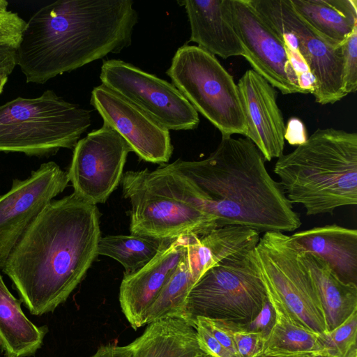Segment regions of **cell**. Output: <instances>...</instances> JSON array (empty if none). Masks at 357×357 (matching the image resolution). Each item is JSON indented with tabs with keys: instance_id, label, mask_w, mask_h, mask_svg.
I'll use <instances>...</instances> for the list:
<instances>
[{
	"instance_id": "1",
	"label": "cell",
	"mask_w": 357,
	"mask_h": 357,
	"mask_svg": "<svg viewBox=\"0 0 357 357\" xmlns=\"http://www.w3.org/2000/svg\"><path fill=\"white\" fill-rule=\"evenodd\" d=\"M100 213L74 193L50 202L8 256L3 273L35 315L54 311L98 256Z\"/></svg>"
},
{
	"instance_id": "2",
	"label": "cell",
	"mask_w": 357,
	"mask_h": 357,
	"mask_svg": "<svg viewBox=\"0 0 357 357\" xmlns=\"http://www.w3.org/2000/svg\"><path fill=\"white\" fill-rule=\"evenodd\" d=\"M138 14L131 0H58L26 22L15 61L27 83L45 84L132 43Z\"/></svg>"
},
{
	"instance_id": "3",
	"label": "cell",
	"mask_w": 357,
	"mask_h": 357,
	"mask_svg": "<svg viewBox=\"0 0 357 357\" xmlns=\"http://www.w3.org/2000/svg\"><path fill=\"white\" fill-rule=\"evenodd\" d=\"M265 161L249 139L222 136L206 158L169 165L195 186L218 227L241 226L259 234L293 231L301 225L300 216Z\"/></svg>"
},
{
	"instance_id": "4",
	"label": "cell",
	"mask_w": 357,
	"mask_h": 357,
	"mask_svg": "<svg viewBox=\"0 0 357 357\" xmlns=\"http://www.w3.org/2000/svg\"><path fill=\"white\" fill-rule=\"evenodd\" d=\"M287 199L308 215L357 204V134L317 129L273 168Z\"/></svg>"
},
{
	"instance_id": "5",
	"label": "cell",
	"mask_w": 357,
	"mask_h": 357,
	"mask_svg": "<svg viewBox=\"0 0 357 357\" xmlns=\"http://www.w3.org/2000/svg\"><path fill=\"white\" fill-rule=\"evenodd\" d=\"M131 206V234L174 241L205 236L218 227L192 183L169 164L153 171H128L121 178Z\"/></svg>"
},
{
	"instance_id": "6",
	"label": "cell",
	"mask_w": 357,
	"mask_h": 357,
	"mask_svg": "<svg viewBox=\"0 0 357 357\" xmlns=\"http://www.w3.org/2000/svg\"><path fill=\"white\" fill-rule=\"evenodd\" d=\"M91 124L89 110L48 89L35 98L0 105V153L43 157L74 149Z\"/></svg>"
},
{
	"instance_id": "7",
	"label": "cell",
	"mask_w": 357,
	"mask_h": 357,
	"mask_svg": "<svg viewBox=\"0 0 357 357\" xmlns=\"http://www.w3.org/2000/svg\"><path fill=\"white\" fill-rule=\"evenodd\" d=\"M254 250L208 270L190 291L181 318L192 326L196 318L202 317L233 330L246 329L268 300Z\"/></svg>"
},
{
	"instance_id": "8",
	"label": "cell",
	"mask_w": 357,
	"mask_h": 357,
	"mask_svg": "<svg viewBox=\"0 0 357 357\" xmlns=\"http://www.w3.org/2000/svg\"><path fill=\"white\" fill-rule=\"evenodd\" d=\"M254 252L268 301L285 310L301 326L316 333H326L317 289L290 236L266 232Z\"/></svg>"
},
{
	"instance_id": "9",
	"label": "cell",
	"mask_w": 357,
	"mask_h": 357,
	"mask_svg": "<svg viewBox=\"0 0 357 357\" xmlns=\"http://www.w3.org/2000/svg\"><path fill=\"white\" fill-rule=\"evenodd\" d=\"M166 74L222 136H245L246 121L237 84L214 55L197 45H184L176 52Z\"/></svg>"
},
{
	"instance_id": "10",
	"label": "cell",
	"mask_w": 357,
	"mask_h": 357,
	"mask_svg": "<svg viewBox=\"0 0 357 357\" xmlns=\"http://www.w3.org/2000/svg\"><path fill=\"white\" fill-rule=\"evenodd\" d=\"M287 47L296 50L314 79L312 94L321 105L333 104L346 96L341 45L331 44L294 9L289 0H248Z\"/></svg>"
},
{
	"instance_id": "11",
	"label": "cell",
	"mask_w": 357,
	"mask_h": 357,
	"mask_svg": "<svg viewBox=\"0 0 357 357\" xmlns=\"http://www.w3.org/2000/svg\"><path fill=\"white\" fill-rule=\"evenodd\" d=\"M102 84L130 101L169 130L195 129L198 112L169 82L119 59L104 61Z\"/></svg>"
},
{
	"instance_id": "12",
	"label": "cell",
	"mask_w": 357,
	"mask_h": 357,
	"mask_svg": "<svg viewBox=\"0 0 357 357\" xmlns=\"http://www.w3.org/2000/svg\"><path fill=\"white\" fill-rule=\"evenodd\" d=\"M130 151L126 140L105 123L88 133L74 147L67 172L73 193L94 205L104 203L121 181Z\"/></svg>"
},
{
	"instance_id": "13",
	"label": "cell",
	"mask_w": 357,
	"mask_h": 357,
	"mask_svg": "<svg viewBox=\"0 0 357 357\" xmlns=\"http://www.w3.org/2000/svg\"><path fill=\"white\" fill-rule=\"evenodd\" d=\"M232 22L252 70L284 95L305 93L291 52L282 38L250 4L230 0Z\"/></svg>"
},
{
	"instance_id": "14",
	"label": "cell",
	"mask_w": 357,
	"mask_h": 357,
	"mask_svg": "<svg viewBox=\"0 0 357 357\" xmlns=\"http://www.w3.org/2000/svg\"><path fill=\"white\" fill-rule=\"evenodd\" d=\"M69 182L54 162L43 163L24 180L15 179L0 195V269L29 226Z\"/></svg>"
},
{
	"instance_id": "15",
	"label": "cell",
	"mask_w": 357,
	"mask_h": 357,
	"mask_svg": "<svg viewBox=\"0 0 357 357\" xmlns=\"http://www.w3.org/2000/svg\"><path fill=\"white\" fill-rule=\"evenodd\" d=\"M91 104L103 123L115 130L140 159L153 163L169 160V130L139 107L103 84L92 90Z\"/></svg>"
},
{
	"instance_id": "16",
	"label": "cell",
	"mask_w": 357,
	"mask_h": 357,
	"mask_svg": "<svg viewBox=\"0 0 357 357\" xmlns=\"http://www.w3.org/2000/svg\"><path fill=\"white\" fill-rule=\"evenodd\" d=\"M236 84L246 121L245 136L265 160L279 158L284 154L286 127L275 88L252 69L246 70Z\"/></svg>"
},
{
	"instance_id": "17",
	"label": "cell",
	"mask_w": 357,
	"mask_h": 357,
	"mask_svg": "<svg viewBox=\"0 0 357 357\" xmlns=\"http://www.w3.org/2000/svg\"><path fill=\"white\" fill-rule=\"evenodd\" d=\"M188 236L172 241L136 272L124 274L119 299L122 312L133 329L146 325L149 309L185 254Z\"/></svg>"
},
{
	"instance_id": "18",
	"label": "cell",
	"mask_w": 357,
	"mask_h": 357,
	"mask_svg": "<svg viewBox=\"0 0 357 357\" xmlns=\"http://www.w3.org/2000/svg\"><path fill=\"white\" fill-rule=\"evenodd\" d=\"M190 26L189 42L215 56L227 59L243 56L241 43L232 22L230 0H185Z\"/></svg>"
},
{
	"instance_id": "19",
	"label": "cell",
	"mask_w": 357,
	"mask_h": 357,
	"mask_svg": "<svg viewBox=\"0 0 357 357\" xmlns=\"http://www.w3.org/2000/svg\"><path fill=\"white\" fill-rule=\"evenodd\" d=\"M290 238L300 251L324 260L344 282L357 284V230L335 224L296 232Z\"/></svg>"
},
{
	"instance_id": "20",
	"label": "cell",
	"mask_w": 357,
	"mask_h": 357,
	"mask_svg": "<svg viewBox=\"0 0 357 357\" xmlns=\"http://www.w3.org/2000/svg\"><path fill=\"white\" fill-rule=\"evenodd\" d=\"M130 344L132 357H215L200 346L195 327L180 317H165L149 324Z\"/></svg>"
},
{
	"instance_id": "21",
	"label": "cell",
	"mask_w": 357,
	"mask_h": 357,
	"mask_svg": "<svg viewBox=\"0 0 357 357\" xmlns=\"http://www.w3.org/2000/svg\"><path fill=\"white\" fill-rule=\"evenodd\" d=\"M259 233L235 225L219 227L205 236H188L186 251L199 278L210 268L234 255L253 250Z\"/></svg>"
},
{
	"instance_id": "22",
	"label": "cell",
	"mask_w": 357,
	"mask_h": 357,
	"mask_svg": "<svg viewBox=\"0 0 357 357\" xmlns=\"http://www.w3.org/2000/svg\"><path fill=\"white\" fill-rule=\"evenodd\" d=\"M300 253L317 289L326 333L330 332L357 311V284L341 280L319 257L303 251Z\"/></svg>"
},
{
	"instance_id": "23",
	"label": "cell",
	"mask_w": 357,
	"mask_h": 357,
	"mask_svg": "<svg viewBox=\"0 0 357 357\" xmlns=\"http://www.w3.org/2000/svg\"><path fill=\"white\" fill-rule=\"evenodd\" d=\"M21 300L15 298L0 274V348L5 357H26L40 348L47 332L24 314Z\"/></svg>"
},
{
	"instance_id": "24",
	"label": "cell",
	"mask_w": 357,
	"mask_h": 357,
	"mask_svg": "<svg viewBox=\"0 0 357 357\" xmlns=\"http://www.w3.org/2000/svg\"><path fill=\"white\" fill-rule=\"evenodd\" d=\"M269 302L275 312V322L257 357H316L328 355L323 334L301 326L282 307Z\"/></svg>"
},
{
	"instance_id": "25",
	"label": "cell",
	"mask_w": 357,
	"mask_h": 357,
	"mask_svg": "<svg viewBox=\"0 0 357 357\" xmlns=\"http://www.w3.org/2000/svg\"><path fill=\"white\" fill-rule=\"evenodd\" d=\"M316 31L340 46L357 28V0H289Z\"/></svg>"
},
{
	"instance_id": "26",
	"label": "cell",
	"mask_w": 357,
	"mask_h": 357,
	"mask_svg": "<svg viewBox=\"0 0 357 357\" xmlns=\"http://www.w3.org/2000/svg\"><path fill=\"white\" fill-rule=\"evenodd\" d=\"M173 241H165L137 235H109L100 237L98 255L111 257L124 268V274L142 268Z\"/></svg>"
},
{
	"instance_id": "27",
	"label": "cell",
	"mask_w": 357,
	"mask_h": 357,
	"mask_svg": "<svg viewBox=\"0 0 357 357\" xmlns=\"http://www.w3.org/2000/svg\"><path fill=\"white\" fill-rule=\"evenodd\" d=\"M185 252L157 298L149 309L146 324L165 317H181L186 298L192 287L198 280Z\"/></svg>"
},
{
	"instance_id": "28",
	"label": "cell",
	"mask_w": 357,
	"mask_h": 357,
	"mask_svg": "<svg viewBox=\"0 0 357 357\" xmlns=\"http://www.w3.org/2000/svg\"><path fill=\"white\" fill-rule=\"evenodd\" d=\"M323 335L328 355L332 357H357V311L342 324Z\"/></svg>"
},
{
	"instance_id": "29",
	"label": "cell",
	"mask_w": 357,
	"mask_h": 357,
	"mask_svg": "<svg viewBox=\"0 0 357 357\" xmlns=\"http://www.w3.org/2000/svg\"><path fill=\"white\" fill-rule=\"evenodd\" d=\"M8 1L0 0V49L15 51L26 22L17 13L8 10Z\"/></svg>"
},
{
	"instance_id": "30",
	"label": "cell",
	"mask_w": 357,
	"mask_h": 357,
	"mask_svg": "<svg viewBox=\"0 0 357 357\" xmlns=\"http://www.w3.org/2000/svg\"><path fill=\"white\" fill-rule=\"evenodd\" d=\"M340 45L343 56V86L348 95L357 89V28Z\"/></svg>"
},
{
	"instance_id": "31",
	"label": "cell",
	"mask_w": 357,
	"mask_h": 357,
	"mask_svg": "<svg viewBox=\"0 0 357 357\" xmlns=\"http://www.w3.org/2000/svg\"><path fill=\"white\" fill-rule=\"evenodd\" d=\"M232 335L238 357H257L266 337L261 332L248 329L233 330Z\"/></svg>"
},
{
	"instance_id": "32",
	"label": "cell",
	"mask_w": 357,
	"mask_h": 357,
	"mask_svg": "<svg viewBox=\"0 0 357 357\" xmlns=\"http://www.w3.org/2000/svg\"><path fill=\"white\" fill-rule=\"evenodd\" d=\"M193 326L196 330L199 344L205 351L215 357H234L215 339L199 318L194 320Z\"/></svg>"
},
{
	"instance_id": "33",
	"label": "cell",
	"mask_w": 357,
	"mask_h": 357,
	"mask_svg": "<svg viewBox=\"0 0 357 357\" xmlns=\"http://www.w3.org/2000/svg\"><path fill=\"white\" fill-rule=\"evenodd\" d=\"M197 318L201 320L204 325L209 330L222 347H224L234 357H238L233 339V329L214 320L202 317Z\"/></svg>"
},
{
	"instance_id": "34",
	"label": "cell",
	"mask_w": 357,
	"mask_h": 357,
	"mask_svg": "<svg viewBox=\"0 0 357 357\" xmlns=\"http://www.w3.org/2000/svg\"><path fill=\"white\" fill-rule=\"evenodd\" d=\"M274 322L275 312L268 300L258 317L246 329L261 332L266 336L273 327Z\"/></svg>"
},
{
	"instance_id": "35",
	"label": "cell",
	"mask_w": 357,
	"mask_h": 357,
	"mask_svg": "<svg viewBox=\"0 0 357 357\" xmlns=\"http://www.w3.org/2000/svg\"><path fill=\"white\" fill-rule=\"evenodd\" d=\"M91 357H132V349L130 344L124 346L109 344L101 346Z\"/></svg>"
},
{
	"instance_id": "36",
	"label": "cell",
	"mask_w": 357,
	"mask_h": 357,
	"mask_svg": "<svg viewBox=\"0 0 357 357\" xmlns=\"http://www.w3.org/2000/svg\"><path fill=\"white\" fill-rule=\"evenodd\" d=\"M15 66V51L0 49V75H9Z\"/></svg>"
},
{
	"instance_id": "37",
	"label": "cell",
	"mask_w": 357,
	"mask_h": 357,
	"mask_svg": "<svg viewBox=\"0 0 357 357\" xmlns=\"http://www.w3.org/2000/svg\"><path fill=\"white\" fill-rule=\"evenodd\" d=\"M8 76L7 75H0V94L2 93L3 86L8 81Z\"/></svg>"
},
{
	"instance_id": "38",
	"label": "cell",
	"mask_w": 357,
	"mask_h": 357,
	"mask_svg": "<svg viewBox=\"0 0 357 357\" xmlns=\"http://www.w3.org/2000/svg\"><path fill=\"white\" fill-rule=\"evenodd\" d=\"M316 357H332V356L330 355H321V356H317Z\"/></svg>"
},
{
	"instance_id": "39",
	"label": "cell",
	"mask_w": 357,
	"mask_h": 357,
	"mask_svg": "<svg viewBox=\"0 0 357 357\" xmlns=\"http://www.w3.org/2000/svg\"><path fill=\"white\" fill-rule=\"evenodd\" d=\"M258 357H268V356H258Z\"/></svg>"
}]
</instances>
